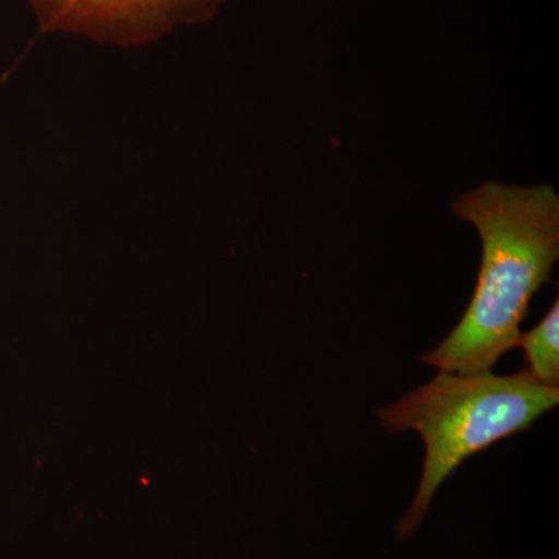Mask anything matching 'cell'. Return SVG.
<instances>
[{
    "mask_svg": "<svg viewBox=\"0 0 559 559\" xmlns=\"http://www.w3.org/2000/svg\"><path fill=\"white\" fill-rule=\"evenodd\" d=\"M44 32L139 46L180 24L210 20L224 0H28Z\"/></svg>",
    "mask_w": 559,
    "mask_h": 559,
    "instance_id": "3957f363",
    "label": "cell"
},
{
    "mask_svg": "<svg viewBox=\"0 0 559 559\" xmlns=\"http://www.w3.org/2000/svg\"><path fill=\"white\" fill-rule=\"evenodd\" d=\"M558 403L559 388L540 384L527 369L506 377L440 371L428 384L378 411L388 432L412 430L425 443L421 480L396 535L409 539L417 533L433 496L466 459L524 432Z\"/></svg>",
    "mask_w": 559,
    "mask_h": 559,
    "instance_id": "7a4b0ae2",
    "label": "cell"
},
{
    "mask_svg": "<svg viewBox=\"0 0 559 559\" xmlns=\"http://www.w3.org/2000/svg\"><path fill=\"white\" fill-rule=\"evenodd\" d=\"M479 234L481 261L465 314L421 360L448 373L491 371L521 340L533 297L559 260V197L550 186L480 183L452 201Z\"/></svg>",
    "mask_w": 559,
    "mask_h": 559,
    "instance_id": "6da1fadb",
    "label": "cell"
},
{
    "mask_svg": "<svg viewBox=\"0 0 559 559\" xmlns=\"http://www.w3.org/2000/svg\"><path fill=\"white\" fill-rule=\"evenodd\" d=\"M518 347L524 352L528 373L547 388H559V300L535 329L522 333Z\"/></svg>",
    "mask_w": 559,
    "mask_h": 559,
    "instance_id": "277c9868",
    "label": "cell"
}]
</instances>
